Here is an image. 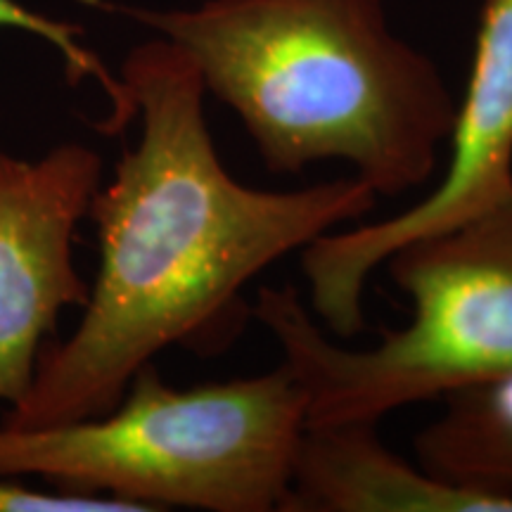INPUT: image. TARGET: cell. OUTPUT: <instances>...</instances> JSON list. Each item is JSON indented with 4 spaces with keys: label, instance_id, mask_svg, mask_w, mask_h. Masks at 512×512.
I'll use <instances>...</instances> for the list:
<instances>
[{
    "label": "cell",
    "instance_id": "cell-5",
    "mask_svg": "<svg viewBox=\"0 0 512 512\" xmlns=\"http://www.w3.org/2000/svg\"><path fill=\"white\" fill-rule=\"evenodd\" d=\"M437 188L401 214L325 233L302 249L306 304L325 330L366 328L370 275L396 249L477 219L512 192V0H484L465 98L448 136Z\"/></svg>",
    "mask_w": 512,
    "mask_h": 512
},
{
    "label": "cell",
    "instance_id": "cell-8",
    "mask_svg": "<svg viewBox=\"0 0 512 512\" xmlns=\"http://www.w3.org/2000/svg\"><path fill=\"white\" fill-rule=\"evenodd\" d=\"M446 408L415 434V458L434 475L512 489V382L444 396Z\"/></svg>",
    "mask_w": 512,
    "mask_h": 512
},
{
    "label": "cell",
    "instance_id": "cell-3",
    "mask_svg": "<svg viewBox=\"0 0 512 512\" xmlns=\"http://www.w3.org/2000/svg\"><path fill=\"white\" fill-rule=\"evenodd\" d=\"M306 430L294 375L275 370L178 389L147 363L112 411L55 427L0 425V479L136 510L275 512Z\"/></svg>",
    "mask_w": 512,
    "mask_h": 512
},
{
    "label": "cell",
    "instance_id": "cell-4",
    "mask_svg": "<svg viewBox=\"0 0 512 512\" xmlns=\"http://www.w3.org/2000/svg\"><path fill=\"white\" fill-rule=\"evenodd\" d=\"M411 318L351 349L297 287H259L252 318L275 339L306 399V425L380 422L418 401L512 382V192L463 226L384 261Z\"/></svg>",
    "mask_w": 512,
    "mask_h": 512
},
{
    "label": "cell",
    "instance_id": "cell-10",
    "mask_svg": "<svg viewBox=\"0 0 512 512\" xmlns=\"http://www.w3.org/2000/svg\"><path fill=\"white\" fill-rule=\"evenodd\" d=\"M136 512L133 505L105 496H76L38 491L17 479H0V512Z\"/></svg>",
    "mask_w": 512,
    "mask_h": 512
},
{
    "label": "cell",
    "instance_id": "cell-2",
    "mask_svg": "<svg viewBox=\"0 0 512 512\" xmlns=\"http://www.w3.org/2000/svg\"><path fill=\"white\" fill-rule=\"evenodd\" d=\"M176 43L204 91L238 114L271 174L342 162L377 197L432 181L458 102L382 0H81Z\"/></svg>",
    "mask_w": 512,
    "mask_h": 512
},
{
    "label": "cell",
    "instance_id": "cell-7",
    "mask_svg": "<svg viewBox=\"0 0 512 512\" xmlns=\"http://www.w3.org/2000/svg\"><path fill=\"white\" fill-rule=\"evenodd\" d=\"M283 512H512V489L456 482L394 453L377 422L306 425Z\"/></svg>",
    "mask_w": 512,
    "mask_h": 512
},
{
    "label": "cell",
    "instance_id": "cell-6",
    "mask_svg": "<svg viewBox=\"0 0 512 512\" xmlns=\"http://www.w3.org/2000/svg\"><path fill=\"white\" fill-rule=\"evenodd\" d=\"M100 183L102 157L74 140L38 159L0 152V401L8 408L31 389L60 313L88 302L74 238Z\"/></svg>",
    "mask_w": 512,
    "mask_h": 512
},
{
    "label": "cell",
    "instance_id": "cell-9",
    "mask_svg": "<svg viewBox=\"0 0 512 512\" xmlns=\"http://www.w3.org/2000/svg\"><path fill=\"white\" fill-rule=\"evenodd\" d=\"M0 29L27 31L31 36L43 38L50 48L60 53L72 83H81L86 79L98 81L112 107L110 119L105 121V131L119 133L136 119V110L128 100L124 83L105 67V62L98 55L83 46L79 27L29 10L19 0H0Z\"/></svg>",
    "mask_w": 512,
    "mask_h": 512
},
{
    "label": "cell",
    "instance_id": "cell-1",
    "mask_svg": "<svg viewBox=\"0 0 512 512\" xmlns=\"http://www.w3.org/2000/svg\"><path fill=\"white\" fill-rule=\"evenodd\" d=\"M119 79L140 138L88 209L100 247L95 285L72 335L43 347L3 427L112 411L133 375L169 347L219 354L252 318L242 294L256 275L377 207L354 174L294 190L240 183L209 131L200 72L162 36L133 48Z\"/></svg>",
    "mask_w": 512,
    "mask_h": 512
}]
</instances>
